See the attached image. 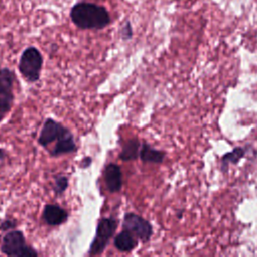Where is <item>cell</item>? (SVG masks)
<instances>
[{
  "instance_id": "5",
  "label": "cell",
  "mask_w": 257,
  "mask_h": 257,
  "mask_svg": "<svg viewBox=\"0 0 257 257\" xmlns=\"http://www.w3.org/2000/svg\"><path fill=\"white\" fill-rule=\"evenodd\" d=\"M122 228L130 231L137 237V239L144 243L148 242L153 235V227L151 223L135 213H126L124 215Z\"/></svg>"
},
{
  "instance_id": "3",
  "label": "cell",
  "mask_w": 257,
  "mask_h": 257,
  "mask_svg": "<svg viewBox=\"0 0 257 257\" xmlns=\"http://www.w3.org/2000/svg\"><path fill=\"white\" fill-rule=\"evenodd\" d=\"M1 251L7 256L35 257L38 253L25 243V237L21 231L12 230L7 232L1 243Z\"/></svg>"
},
{
  "instance_id": "16",
  "label": "cell",
  "mask_w": 257,
  "mask_h": 257,
  "mask_svg": "<svg viewBox=\"0 0 257 257\" xmlns=\"http://www.w3.org/2000/svg\"><path fill=\"white\" fill-rule=\"evenodd\" d=\"M16 226V221L13 219H7L0 222V231H8L14 229Z\"/></svg>"
},
{
  "instance_id": "13",
  "label": "cell",
  "mask_w": 257,
  "mask_h": 257,
  "mask_svg": "<svg viewBox=\"0 0 257 257\" xmlns=\"http://www.w3.org/2000/svg\"><path fill=\"white\" fill-rule=\"evenodd\" d=\"M68 187V178L65 176H56L54 179L53 184V191L56 196L62 195V193L67 189Z\"/></svg>"
},
{
  "instance_id": "19",
  "label": "cell",
  "mask_w": 257,
  "mask_h": 257,
  "mask_svg": "<svg viewBox=\"0 0 257 257\" xmlns=\"http://www.w3.org/2000/svg\"><path fill=\"white\" fill-rule=\"evenodd\" d=\"M3 118H4V117H3V116H1V115H0V122H1V120H2V119H3Z\"/></svg>"
},
{
  "instance_id": "8",
  "label": "cell",
  "mask_w": 257,
  "mask_h": 257,
  "mask_svg": "<svg viewBox=\"0 0 257 257\" xmlns=\"http://www.w3.org/2000/svg\"><path fill=\"white\" fill-rule=\"evenodd\" d=\"M77 147L74 141V137L71 134V132L67 128L57 140L56 144L51 151L50 155L52 157H57L64 154H69L74 151H76Z\"/></svg>"
},
{
  "instance_id": "6",
  "label": "cell",
  "mask_w": 257,
  "mask_h": 257,
  "mask_svg": "<svg viewBox=\"0 0 257 257\" xmlns=\"http://www.w3.org/2000/svg\"><path fill=\"white\" fill-rule=\"evenodd\" d=\"M66 130L67 127L63 126L55 119L50 117L46 118L38 137L39 145H41L42 147H47L52 142L56 141Z\"/></svg>"
},
{
  "instance_id": "10",
  "label": "cell",
  "mask_w": 257,
  "mask_h": 257,
  "mask_svg": "<svg viewBox=\"0 0 257 257\" xmlns=\"http://www.w3.org/2000/svg\"><path fill=\"white\" fill-rule=\"evenodd\" d=\"M113 244L120 252H131L138 246V239L130 231L123 229L115 236Z\"/></svg>"
},
{
  "instance_id": "7",
  "label": "cell",
  "mask_w": 257,
  "mask_h": 257,
  "mask_svg": "<svg viewBox=\"0 0 257 257\" xmlns=\"http://www.w3.org/2000/svg\"><path fill=\"white\" fill-rule=\"evenodd\" d=\"M104 182L110 193L118 192L122 187V175L118 165L108 164L104 169Z\"/></svg>"
},
{
  "instance_id": "17",
  "label": "cell",
  "mask_w": 257,
  "mask_h": 257,
  "mask_svg": "<svg viewBox=\"0 0 257 257\" xmlns=\"http://www.w3.org/2000/svg\"><path fill=\"white\" fill-rule=\"evenodd\" d=\"M91 158L90 157H86V158H84L83 160H82V162H81V167L82 168H87V167H89L90 166V164H91Z\"/></svg>"
},
{
  "instance_id": "11",
  "label": "cell",
  "mask_w": 257,
  "mask_h": 257,
  "mask_svg": "<svg viewBox=\"0 0 257 257\" xmlns=\"http://www.w3.org/2000/svg\"><path fill=\"white\" fill-rule=\"evenodd\" d=\"M141 160L145 163H153V164H160L163 162L165 158V153L163 151L156 150L152 148L149 144L143 143L140 149V156Z\"/></svg>"
},
{
  "instance_id": "18",
  "label": "cell",
  "mask_w": 257,
  "mask_h": 257,
  "mask_svg": "<svg viewBox=\"0 0 257 257\" xmlns=\"http://www.w3.org/2000/svg\"><path fill=\"white\" fill-rule=\"evenodd\" d=\"M5 158H6V153H5V151L0 148V168L4 165Z\"/></svg>"
},
{
  "instance_id": "9",
  "label": "cell",
  "mask_w": 257,
  "mask_h": 257,
  "mask_svg": "<svg viewBox=\"0 0 257 257\" xmlns=\"http://www.w3.org/2000/svg\"><path fill=\"white\" fill-rule=\"evenodd\" d=\"M43 220L50 226H58L64 223L67 218V212L60 206L48 204L43 209Z\"/></svg>"
},
{
  "instance_id": "4",
  "label": "cell",
  "mask_w": 257,
  "mask_h": 257,
  "mask_svg": "<svg viewBox=\"0 0 257 257\" xmlns=\"http://www.w3.org/2000/svg\"><path fill=\"white\" fill-rule=\"evenodd\" d=\"M117 227V220L114 218H101L96 226L95 236L89 247V255H99L106 248L110 238Z\"/></svg>"
},
{
  "instance_id": "1",
  "label": "cell",
  "mask_w": 257,
  "mask_h": 257,
  "mask_svg": "<svg viewBox=\"0 0 257 257\" xmlns=\"http://www.w3.org/2000/svg\"><path fill=\"white\" fill-rule=\"evenodd\" d=\"M70 19L80 29H102L110 23L108 11L101 5L78 2L70 10Z\"/></svg>"
},
{
  "instance_id": "12",
  "label": "cell",
  "mask_w": 257,
  "mask_h": 257,
  "mask_svg": "<svg viewBox=\"0 0 257 257\" xmlns=\"http://www.w3.org/2000/svg\"><path fill=\"white\" fill-rule=\"evenodd\" d=\"M141 144L137 139H131L126 141L121 148L119 153V159L121 161H133L140 156Z\"/></svg>"
},
{
  "instance_id": "2",
  "label": "cell",
  "mask_w": 257,
  "mask_h": 257,
  "mask_svg": "<svg viewBox=\"0 0 257 257\" xmlns=\"http://www.w3.org/2000/svg\"><path fill=\"white\" fill-rule=\"evenodd\" d=\"M42 64L43 57L40 51L34 46H29L21 53L18 69L26 81L32 83L39 79Z\"/></svg>"
},
{
  "instance_id": "15",
  "label": "cell",
  "mask_w": 257,
  "mask_h": 257,
  "mask_svg": "<svg viewBox=\"0 0 257 257\" xmlns=\"http://www.w3.org/2000/svg\"><path fill=\"white\" fill-rule=\"evenodd\" d=\"M120 35H121V38L124 39V40H128V39L132 38V36H133V28H132V25H131L130 21H126L123 24V26L121 27Z\"/></svg>"
},
{
  "instance_id": "14",
  "label": "cell",
  "mask_w": 257,
  "mask_h": 257,
  "mask_svg": "<svg viewBox=\"0 0 257 257\" xmlns=\"http://www.w3.org/2000/svg\"><path fill=\"white\" fill-rule=\"evenodd\" d=\"M244 154H245V152H244L243 149L237 148L233 152H231L228 155L223 157V163H228V162H230V163H237L238 160L241 159L244 156Z\"/></svg>"
}]
</instances>
